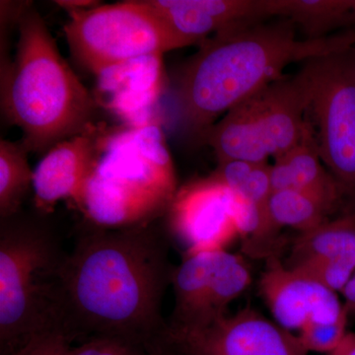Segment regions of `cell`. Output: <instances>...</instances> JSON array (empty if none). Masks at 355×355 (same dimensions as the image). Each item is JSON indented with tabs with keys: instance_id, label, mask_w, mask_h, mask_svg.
Instances as JSON below:
<instances>
[{
	"instance_id": "obj_1",
	"label": "cell",
	"mask_w": 355,
	"mask_h": 355,
	"mask_svg": "<svg viewBox=\"0 0 355 355\" xmlns=\"http://www.w3.org/2000/svg\"><path fill=\"white\" fill-rule=\"evenodd\" d=\"M169 242L156 221L90 225L79 235L62 270L64 329L71 342L107 336L155 345L164 338L162 301L175 270Z\"/></svg>"
},
{
	"instance_id": "obj_2",
	"label": "cell",
	"mask_w": 355,
	"mask_h": 355,
	"mask_svg": "<svg viewBox=\"0 0 355 355\" xmlns=\"http://www.w3.org/2000/svg\"><path fill=\"white\" fill-rule=\"evenodd\" d=\"M246 23L212 35L187 62L177 88L187 135L202 144L231 109L284 77L287 65L349 49L355 29L320 40L298 39L289 20Z\"/></svg>"
},
{
	"instance_id": "obj_3",
	"label": "cell",
	"mask_w": 355,
	"mask_h": 355,
	"mask_svg": "<svg viewBox=\"0 0 355 355\" xmlns=\"http://www.w3.org/2000/svg\"><path fill=\"white\" fill-rule=\"evenodd\" d=\"M13 62H1V109L29 153H46L94 125L98 105L58 51L46 23L26 3Z\"/></svg>"
},
{
	"instance_id": "obj_4",
	"label": "cell",
	"mask_w": 355,
	"mask_h": 355,
	"mask_svg": "<svg viewBox=\"0 0 355 355\" xmlns=\"http://www.w3.org/2000/svg\"><path fill=\"white\" fill-rule=\"evenodd\" d=\"M178 190L160 125H123L102 133L94 169L77 207L95 227H135L165 216Z\"/></svg>"
},
{
	"instance_id": "obj_5",
	"label": "cell",
	"mask_w": 355,
	"mask_h": 355,
	"mask_svg": "<svg viewBox=\"0 0 355 355\" xmlns=\"http://www.w3.org/2000/svg\"><path fill=\"white\" fill-rule=\"evenodd\" d=\"M44 216L0 219V354L44 331L64 329L65 253Z\"/></svg>"
},
{
	"instance_id": "obj_6",
	"label": "cell",
	"mask_w": 355,
	"mask_h": 355,
	"mask_svg": "<svg viewBox=\"0 0 355 355\" xmlns=\"http://www.w3.org/2000/svg\"><path fill=\"white\" fill-rule=\"evenodd\" d=\"M310 100L304 70L284 76L224 114L210 128L203 144L211 147L218 163L279 158L297 146L310 128Z\"/></svg>"
},
{
	"instance_id": "obj_7",
	"label": "cell",
	"mask_w": 355,
	"mask_h": 355,
	"mask_svg": "<svg viewBox=\"0 0 355 355\" xmlns=\"http://www.w3.org/2000/svg\"><path fill=\"white\" fill-rule=\"evenodd\" d=\"M65 38L74 60L97 76L112 65L181 49L164 21L146 0L100 4L67 11Z\"/></svg>"
},
{
	"instance_id": "obj_8",
	"label": "cell",
	"mask_w": 355,
	"mask_h": 355,
	"mask_svg": "<svg viewBox=\"0 0 355 355\" xmlns=\"http://www.w3.org/2000/svg\"><path fill=\"white\" fill-rule=\"evenodd\" d=\"M352 46L312 58L302 69L311 91L307 119L322 161L345 197L354 198L355 64Z\"/></svg>"
},
{
	"instance_id": "obj_9",
	"label": "cell",
	"mask_w": 355,
	"mask_h": 355,
	"mask_svg": "<svg viewBox=\"0 0 355 355\" xmlns=\"http://www.w3.org/2000/svg\"><path fill=\"white\" fill-rule=\"evenodd\" d=\"M236 195L216 178L198 180L178 190L167 211L168 227L186 256L225 250L239 236Z\"/></svg>"
},
{
	"instance_id": "obj_10",
	"label": "cell",
	"mask_w": 355,
	"mask_h": 355,
	"mask_svg": "<svg viewBox=\"0 0 355 355\" xmlns=\"http://www.w3.org/2000/svg\"><path fill=\"white\" fill-rule=\"evenodd\" d=\"M166 338L181 355H308L298 336L249 307L202 330Z\"/></svg>"
},
{
	"instance_id": "obj_11",
	"label": "cell",
	"mask_w": 355,
	"mask_h": 355,
	"mask_svg": "<svg viewBox=\"0 0 355 355\" xmlns=\"http://www.w3.org/2000/svg\"><path fill=\"white\" fill-rule=\"evenodd\" d=\"M95 99L125 127L159 125L156 109L165 85L163 53L112 65L95 76Z\"/></svg>"
},
{
	"instance_id": "obj_12",
	"label": "cell",
	"mask_w": 355,
	"mask_h": 355,
	"mask_svg": "<svg viewBox=\"0 0 355 355\" xmlns=\"http://www.w3.org/2000/svg\"><path fill=\"white\" fill-rule=\"evenodd\" d=\"M260 291L275 322L289 331L349 317L336 292L282 265L277 257H270Z\"/></svg>"
},
{
	"instance_id": "obj_13",
	"label": "cell",
	"mask_w": 355,
	"mask_h": 355,
	"mask_svg": "<svg viewBox=\"0 0 355 355\" xmlns=\"http://www.w3.org/2000/svg\"><path fill=\"white\" fill-rule=\"evenodd\" d=\"M104 128L94 125L44 153L34 170L35 207L42 216L51 214L60 200L70 198L77 207L94 169Z\"/></svg>"
},
{
	"instance_id": "obj_14",
	"label": "cell",
	"mask_w": 355,
	"mask_h": 355,
	"mask_svg": "<svg viewBox=\"0 0 355 355\" xmlns=\"http://www.w3.org/2000/svg\"><path fill=\"white\" fill-rule=\"evenodd\" d=\"M181 48L202 44L216 33L270 19L266 0H146Z\"/></svg>"
},
{
	"instance_id": "obj_15",
	"label": "cell",
	"mask_w": 355,
	"mask_h": 355,
	"mask_svg": "<svg viewBox=\"0 0 355 355\" xmlns=\"http://www.w3.org/2000/svg\"><path fill=\"white\" fill-rule=\"evenodd\" d=\"M270 184L272 191H301L321 200L333 211L345 198L340 184L322 161L311 125L297 146L275 159Z\"/></svg>"
},
{
	"instance_id": "obj_16",
	"label": "cell",
	"mask_w": 355,
	"mask_h": 355,
	"mask_svg": "<svg viewBox=\"0 0 355 355\" xmlns=\"http://www.w3.org/2000/svg\"><path fill=\"white\" fill-rule=\"evenodd\" d=\"M319 263L331 266L347 279L355 272V216L354 212L301 233L292 248L287 268Z\"/></svg>"
},
{
	"instance_id": "obj_17",
	"label": "cell",
	"mask_w": 355,
	"mask_h": 355,
	"mask_svg": "<svg viewBox=\"0 0 355 355\" xmlns=\"http://www.w3.org/2000/svg\"><path fill=\"white\" fill-rule=\"evenodd\" d=\"M270 18L291 21L306 40L355 29V0H266Z\"/></svg>"
},
{
	"instance_id": "obj_18",
	"label": "cell",
	"mask_w": 355,
	"mask_h": 355,
	"mask_svg": "<svg viewBox=\"0 0 355 355\" xmlns=\"http://www.w3.org/2000/svg\"><path fill=\"white\" fill-rule=\"evenodd\" d=\"M28 153L21 142L0 140V219L19 214L33 190L34 170L28 162Z\"/></svg>"
},
{
	"instance_id": "obj_19",
	"label": "cell",
	"mask_w": 355,
	"mask_h": 355,
	"mask_svg": "<svg viewBox=\"0 0 355 355\" xmlns=\"http://www.w3.org/2000/svg\"><path fill=\"white\" fill-rule=\"evenodd\" d=\"M270 218L277 228L307 233L328 222L333 210L318 198L295 190L272 191L268 202Z\"/></svg>"
},
{
	"instance_id": "obj_20",
	"label": "cell",
	"mask_w": 355,
	"mask_h": 355,
	"mask_svg": "<svg viewBox=\"0 0 355 355\" xmlns=\"http://www.w3.org/2000/svg\"><path fill=\"white\" fill-rule=\"evenodd\" d=\"M349 317L331 323H310L299 331V340L308 352L330 354L343 342L347 334Z\"/></svg>"
},
{
	"instance_id": "obj_21",
	"label": "cell",
	"mask_w": 355,
	"mask_h": 355,
	"mask_svg": "<svg viewBox=\"0 0 355 355\" xmlns=\"http://www.w3.org/2000/svg\"><path fill=\"white\" fill-rule=\"evenodd\" d=\"M160 345H137L120 338L96 336L70 347L69 355H159Z\"/></svg>"
},
{
	"instance_id": "obj_22",
	"label": "cell",
	"mask_w": 355,
	"mask_h": 355,
	"mask_svg": "<svg viewBox=\"0 0 355 355\" xmlns=\"http://www.w3.org/2000/svg\"><path fill=\"white\" fill-rule=\"evenodd\" d=\"M70 338L62 329L44 331L12 355H69Z\"/></svg>"
},
{
	"instance_id": "obj_23",
	"label": "cell",
	"mask_w": 355,
	"mask_h": 355,
	"mask_svg": "<svg viewBox=\"0 0 355 355\" xmlns=\"http://www.w3.org/2000/svg\"><path fill=\"white\" fill-rule=\"evenodd\" d=\"M55 3L67 11L85 10L102 4L101 2L95 0H58Z\"/></svg>"
},
{
	"instance_id": "obj_24",
	"label": "cell",
	"mask_w": 355,
	"mask_h": 355,
	"mask_svg": "<svg viewBox=\"0 0 355 355\" xmlns=\"http://www.w3.org/2000/svg\"><path fill=\"white\" fill-rule=\"evenodd\" d=\"M342 294L345 298V308L349 316H355V272L347 286L343 289Z\"/></svg>"
},
{
	"instance_id": "obj_25",
	"label": "cell",
	"mask_w": 355,
	"mask_h": 355,
	"mask_svg": "<svg viewBox=\"0 0 355 355\" xmlns=\"http://www.w3.org/2000/svg\"><path fill=\"white\" fill-rule=\"evenodd\" d=\"M327 355H355V334L347 331L340 345Z\"/></svg>"
},
{
	"instance_id": "obj_26",
	"label": "cell",
	"mask_w": 355,
	"mask_h": 355,
	"mask_svg": "<svg viewBox=\"0 0 355 355\" xmlns=\"http://www.w3.org/2000/svg\"><path fill=\"white\" fill-rule=\"evenodd\" d=\"M159 355H177L174 349H172L170 345H163L160 349V354Z\"/></svg>"
},
{
	"instance_id": "obj_27",
	"label": "cell",
	"mask_w": 355,
	"mask_h": 355,
	"mask_svg": "<svg viewBox=\"0 0 355 355\" xmlns=\"http://www.w3.org/2000/svg\"><path fill=\"white\" fill-rule=\"evenodd\" d=\"M352 58H354V64H355V42H354V44H352Z\"/></svg>"
},
{
	"instance_id": "obj_28",
	"label": "cell",
	"mask_w": 355,
	"mask_h": 355,
	"mask_svg": "<svg viewBox=\"0 0 355 355\" xmlns=\"http://www.w3.org/2000/svg\"><path fill=\"white\" fill-rule=\"evenodd\" d=\"M354 216H355V210H354Z\"/></svg>"
}]
</instances>
